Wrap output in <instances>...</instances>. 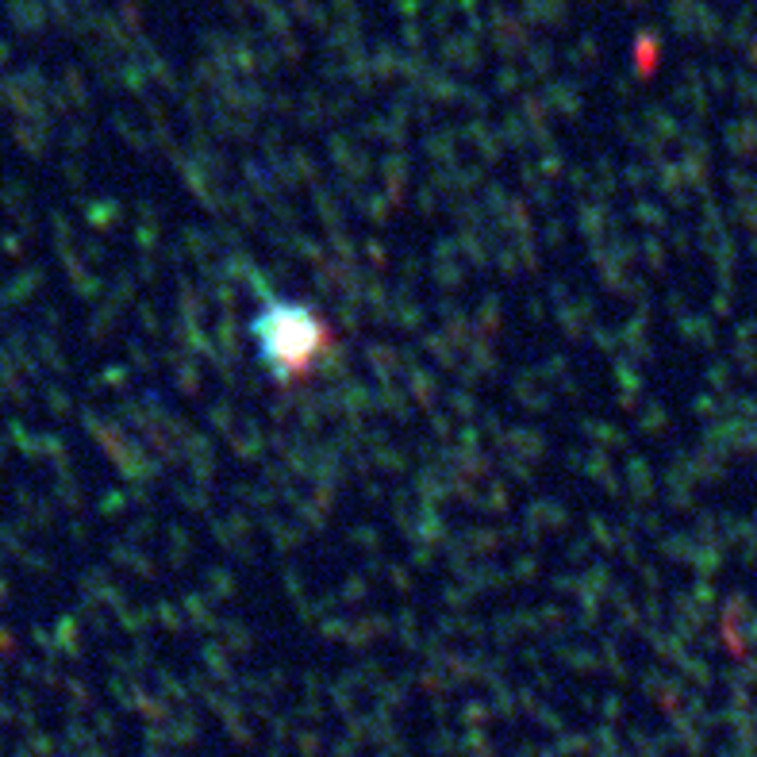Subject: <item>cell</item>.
<instances>
[{"mask_svg":"<svg viewBox=\"0 0 757 757\" xmlns=\"http://www.w3.org/2000/svg\"><path fill=\"white\" fill-rule=\"evenodd\" d=\"M250 335H254V350H258L262 366L281 381L308 373L316 366L319 350L327 346L323 319L296 300H269L266 308L250 319Z\"/></svg>","mask_w":757,"mask_h":757,"instance_id":"cell-1","label":"cell"}]
</instances>
